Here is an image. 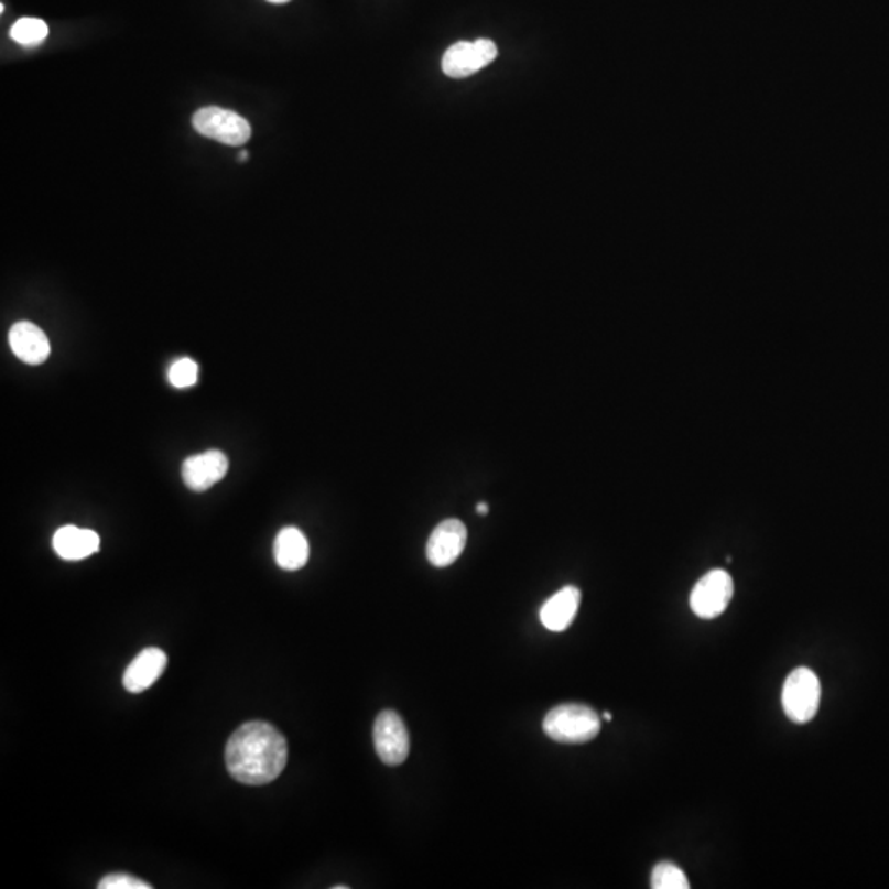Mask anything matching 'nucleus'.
I'll return each instance as SVG.
<instances>
[{
	"instance_id": "obj_1",
	"label": "nucleus",
	"mask_w": 889,
	"mask_h": 889,
	"mask_svg": "<svg viewBox=\"0 0 889 889\" xmlns=\"http://www.w3.org/2000/svg\"><path fill=\"white\" fill-rule=\"evenodd\" d=\"M288 758V740L268 722H248L226 742V769L241 784L275 781L284 772Z\"/></svg>"
},
{
	"instance_id": "obj_2",
	"label": "nucleus",
	"mask_w": 889,
	"mask_h": 889,
	"mask_svg": "<svg viewBox=\"0 0 889 889\" xmlns=\"http://www.w3.org/2000/svg\"><path fill=\"white\" fill-rule=\"evenodd\" d=\"M542 728L551 740L582 745L598 737L601 718L587 705L564 704L545 715Z\"/></svg>"
},
{
	"instance_id": "obj_3",
	"label": "nucleus",
	"mask_w": 889,
	"mask_h": 889,
	"mask_svg": "<svg viewBox=\"0 0 889 889\" xmlns=\"http://www.w3.org/2000/svg\"><path fill=\"white\" fill-rule=\"evenodd\" d=\"M821 697L817 674L807 668L794 669L782 687L781 702L785 717L798 725L809 724L817 715Z\"/></svg>"
},
{
	"instance_id": "obj_4",
	"label": "nucleus",
	"mask_w": 889,
	"mask_h": 889,
	"mask_svg": "<svg viewBox=\"0 0 889 889\" xmlns=\"http://www.w3.org/2000/svg\"><path fill=\"white\" fill-rule=\"evenodd\" d=\"M193 128L203 138L232 145V148L245 145L252 134L251 126L242 116L229 111V109L216 108V106L196 111L193 116Z\"/></svg>"
},
{
	"instance_id": "obj_5",
	"label": "nucleus",
	"mask_w": 889,
	"mask_h": 889,
	"mask_svg": "<svg viewBox=\"0 0 889 889\" xmlns=\"http://www.w3.org/2000/svg\"><path fill=\"white\" fill-rule=\"evenodd\" d=\"M734 578L724 568L705 574L691 593V609L701 619H715L727 611L734 598Z\"/></svg>"
},
{
	"instance_id": "obj_6",
	"label": "nucleus",
	"mask_w": 889,
	"mask_h": 889,
	"mask_svg": "<svg viewBox=\"0 0 889 889\" xmlns=\"http://www.w3.org/2000/svg\"><path fill=\"white\" fill-rule=\"evenodd\" d=\"M496 58H498V46L492 40L456 42L446 50L444 58H442V69L448 78H468L479 69L491 65Z\"/></svg>"
},
{
	"instance_id": "obj_7",
	"label": "nucleus",
	"mask_w": 889,
	"mask_h": 889,
	"mask_svg": "<svg viewBox=\"0 0 889 889\" xmlns=\"http://www.w3.org/2000/svg\"><path fill=\"white\" fill-rule=\"evenodd\" d=\"M376 752L384 765L399 766L408 759L411 738L401 715L384 711L378 715L372 728Z\"/></svg>"
},
{
	"instance_id": "obj_8",
	"label": "nucleus",
	"mask_w": 889,
	"mask_h": 889,
	"mask_svg": "<svg viewBox=\"0 0 889 889\" xmlns=\"http://www.w3.org/2000/svg\"><path fill=\"white\" fill-rule=\"evenodd\" d=\"M468 541V531L458 519H446L432 532L427 541V559L434 567L455 564Z\"/></svg>"
},
{
	"instance_id": "obj_9",
	"label": "nucleus",
	"mask_w": 889,
	"mask_h": 889,
	"mask_svg": "<svg viewBox=\"0 0 889 889\" xmlns=\"http://www.w3.org/2000/svg\"><path fill=\"white\" fill-rule=\"evenodd\" d=\"M228 468V456L219 449H209L185 459L182 466L183 481L193 491H206L225 478Z\"/></svg>"
},
{
	"instance_id": "obj_10",
	"label": "nucleus",
	"mask_w": 889,
	"mask_h": 889,
	"mask_svg": "<svg viewBox=\"0 0 889 889\" xmlns=\"http://www.w3.org/2000/svg\"><path fill=\"white\" fill-rule=\"evenodd\" d=\"M9 345L20 361L39 366L48 359L50 341L42 328L30 322H19L10 328Z\"/></svg>"
},
{
	"instance_id": "obj_11",
	"label": "nucleus",
	"mask_w": 889,
	"mask_h": 889,
	"mask_svg": "<svg viewBox=\"0 0 889 889\" xmlns=\"http://www.w3.org/2000/svg\"><path fill=\"white\" fill-rule=\"evenodd\" d=\"M166 664H169V659H166V654L162 649L148 648L139 652L134 661L126 669L124 679H122L126 691L131 692V694H141V692L148 691L162 677Z\"/></svg>"
},
{
	"instance_id": "obj_12",
	"label": "nucleus",
	"mask_w": 889,
	"mask_h": 889,
	"mask_svg": "<svg viewBox=\"0 0 889 889\" xmlns=\"http://www.w3.org/2000/svg\"><path fill=\"white\" fill-rule=\"evenodd\" d=\"M581 601L582 593L577 587L562 588L542 605V625L552 632L565 631L574 622Z\"/></svg>"
},
{
	"instance_id": "obj_13",
	"label": "nucleus",
	"mask_w": 889,
	"mask_h": 889,
	"mask_svg": "<svg viewBox=\"0 0 889 889\" xmlns=\"http://www.w3.org/2000/svg\"><path fill=\"white\" fill-rule=\"evenodd\" d=\"M101 548V539L95 531L65 525L53 535V549L65 561H83L96 554Z\"/></svg>"
},
{
	"instance_id": "obj_14",
	"label": "nucleus",
	"mask_w": 889,
	"mask_h": 889,
	"mask_svg": "<svg viewBox=\"0 0 889 889\" xmlns=\"http://www.w3.org/2000/svg\"><path fill=\"white\" fill-rule=\"evenodd\" d=\"M274 557L284 571H300L310 557V545L305 534L296 528H284L274 542Z\"/></svg>"
},
{
	"instance_id": "obj_15",
	"label": "nucleus",
	"mask_w": 889,
	"mask_h": 889,
	"mask_svg": "<svg viewBox=\"0 0 889 889\" xmlns=\"http://www.w3.org/2000/svg\"><path fill=\"white\" fill-rule=\"evenodd\" d=\"M48 36V25L42 19L23 17L10 29V39L23 46H36Z\"/></svg>"
},
{
	"instance_id": "obj_16",
	"label": "nucleus",
	"mask_w": 889,
	"mask_h": 889,
	"mask_svg": "<svg viewBox=\"0 0 889 889\" xmlns=\"http://www.w3.org/2000/svg\"><path fill=\"white\" fill-rule=\"evenodd\" d=\"M652 889H689L687 875L677 865L671 861H661L655 865L651 875Z\"/></svg>"
},
{
	"instance_id": "obj_17",
	"label": "nucleus",
	"mask_w": 889,
	"mask_h": 889,
	"mask_svg": "<svg viewBox=\"0 0 889 889\" xmlns=\"http://www.w3.org/2000/svg\"><path fill=\"white\" fill-rule=\"evenodd\" d=\"M169 381L176 389L192 388L198 381V365L189 358L178 359L170 368Z\"/></svg>"
},
{
	"instance_id": "obj_18",
	"label": "nucleus",
	"mask_w": 889,
	"mask_h": 889,
	"mask_svg": "<svg viewBox=\"0 0 889 889\" xmlns=\"http://www.w3.org/2000/svg\"><path fill=\"white\" fill-rule=\"evenodd\" d=\"M99 889H150L152 885L131 877V875L118 874L108 875L98 883Z\"/></svg>"
},
{
	"instance_id": "obj_19",
	"label": "nucleus",
	"mask_w": 889,
	"mask_h": 889,
	"mask_svg": "<svg viewBox=\"0 0 889 889\" xmlns=\"http://www.w3.org/2000/svg\"><path fill=\"white\" fill-rule=\"evenodd\" d=\"M476 511H478V514L481 516L488 514V505H486V502H478V506H476Z\"/></svg>"
},
{
	"instance_id": "obj_20",
	"label": "nucleus",
	"mask_w": 889,
	"mask_h": 889,
	"mask_svg": "<svg viewBox=\"0 0 889 889\" xmlns=\"http://www.w3.org/2000/svg\"><path fill=\"white\" fill-rule=\"evenodd\" d=\"M248 159H249V153L246 152V150H245V152L239 153V162H248Z\"/></svg>"
},
{
	"instance_id": "obj_21",
	"label": "nucleus",
	"mask_w": 889,
	"mask_h": 889,
	"mask_svg": "<svg viewBox=\"0 0 889 889\" xmlns=\"http://www.w3.org/2000/svg\"><path fill=\"white\" fill-rule=\"evenodd\" d=\"M603 718H605L606 722L612 720L611 714H609V712H605V714H603Z\"/></svg>"
},
{
	"instance_id": "obj_22",
	"label": "nucleus",
	"mask_w": 889,
	"mask_h": 889,
	"mask_svg": "<svg viewBox=\"0 0 889 889\" xmlns=\"http://www.w3.org/2000/svg\"><path fill=\"white\" fill-rule=\"evenodd\" d=\"M269 2H272V3H285V2H289V0H269Z\"/></svg>"
},
{
	"instance_id": "obj_23",
	"label": "nucleus",
	"mask_w": 889,
	"mask_h": 889,
	"mask_svg": "<svg viewBox=\"0 0 889 889\" xmlns=\"http://www.w3.org/2000/svg\"><path fill=\"white\" fill-rule=\"evenodd\" d=\"M333 889H348V887H341V885H338V887H333Z\"/></svg>"
}]
</instances>
